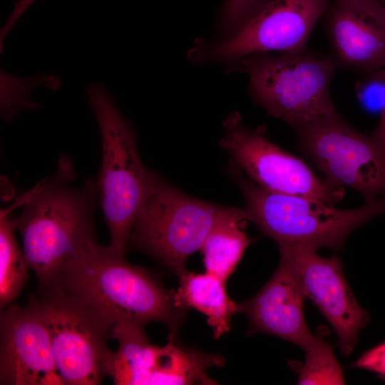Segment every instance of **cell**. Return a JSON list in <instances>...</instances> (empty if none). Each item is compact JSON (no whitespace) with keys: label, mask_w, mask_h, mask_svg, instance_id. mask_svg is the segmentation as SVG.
Returning <instances> with one entry per match:
<instances>
[{"label":"cell","mask_w":385,"mask_h":385,"mask_svg":"<svg viewBox=\"0 0 385 385\" xmlns=\"http://www.w3.org/2000/svg\"><path fill=\"white\" fill-rule=\"evenodd\" d=\"M71 158L62 155L53 175L24 193L11 216L21 235L23 251L38 280V289L54 284L65 267L96 242L94 211L99 204L96 178L74 187Z\"/></svg>","instance_id":"cell-1"},{"label":"cell","mask_w":385,"mask_h":385,"mask_svg":"<svg viewBox=\"0 0 385 385\" xmlns=\"http://www.w3.org/2000/svg\"><path fill=\"white\" fill-rule=\"evenodd\" d=\"M49 287L60 289L112 327L121 321L144 326L159 322L168 327L172 339H178L188 312L177 305L175 291L167 289L156 274L97 242Z\"/></svg>","instance_id":"cell-2"},{"label":"cell","mask_w":385,"mask_h":385,"mask_svg":"<svg viewBox=\"0 0 385 385\" xmlns=\"http://www.w3.org/2000/svg\"><path fill=\"white\" fill-rule=\"evenodd\" d=\"M87 96L101 137L96 181L99 205L110 232L108 247L125 256L134 223L161 180L141 160L137 135L105 88L92 83Z\"/></svg>","instance_id":"cell-3"},{"label":"cell","mask_w":385,"mask_h":385,"mask_svg":"<svg viewBox=\"0 0 385 385\" xmlns=\"http://www.w3.org/2000/svg\"><path fill=\"white\" fill-rule=\"evenodd\" d=\"M249 76L252 98L294 129L337 113L330 96L337 66L330 55L309 51L256 53L227 62Z\"/></svg>","instance_id":"cell-4"},{"label":"cell","mask_w":385,"mask_h":385,"mask_svg":"<svg viewBox=\"0 0 385 385\" xmlns=\"http://www.w3.org/2000/svg\"><path fill=\"white\" fill-rule=\"evenodd\" d=\"M232 220H247L245 210L195 199L160 181L134 223L127 250L144 252L179 277L210 232Z\"/></svg>","instance_id":"cell-5"},{"label":"cell","mask_w":385,"mask_h":385,"mask_svg":"<svg viewBox=\"0 0 385 385\" xmlns=\"http://www.w3.org/2000/svg\"><path fill=\"white\" fill-rule=\"evenodd\" d=\"M247 220L279 245H302L337 250L349 235L385 213V197L351 210H340L300 196L274 193L252 180L240 182Z\"/></svg>","instance_id":"cell-6"},{"label":"cell","mask_w":385,"mask_h":385,"mask_svg":"<svg viewBox=\"0 0 385 385\" xmlns=\"http://www.w3.org/2000/svg\"><path fill=\"white\" fill-rule=\"evenodd\" d=\"M46 326L63 385H98L108 376L112 326L56 287L29 294Z\"/></svg>","instance_id":"cell-7"},{"label":"cell","mask_w":385,"mask_h":385,"mask_svg":"<svg viewBox=\"0 0 385 385\" xmlns=\"http://www.w3.org/2000/svg\"><path fill=\"white\" fill-rule=\"evenodd\" d=\"M295 130L299 148L329 184L353 188L365 202L385 197V153L372 136L338 113Z\"/></svg>","instance_id":"cell-8"},{"label":"cell","mask_w":385,"mask_h":385,"mask_svg":"<svg viewBox=\"0 0 385 385\" xmlns=\"http://www.w3.org/2000/svg\"><path fill=\"white\" fill-rule=\"evenodd\" d=\"M223 124L225 133L220 147L259 186L331 206L343 197L344 188L329 184L301 159L270 142L261 131L246 126L238 113L229 115Z\"/></svg>","instance_id":"cell-9"},{"label":"cell","mask_w":385,"mask_h":385,"mask_svg":"<svg viewBox=\"0 0 385 385\" xmlns=\"http://www.w3.org/2000/svg\"><path fill=\"white\" fill-rule=\"evenodd\" d=\"M329 4V0H270L232 38L215 43L198 41L190 53V59L196 63H227L256 53L305 50Z\"/></svg>","instance_id":"cell-10"},{"label":"cell","mask_w":385,"mask_h":385,"mask_svg":"<svg viewBox=\"0 0 385 385\" xmlns=\"http://www.w3.org/2000/svg\"><path fill=\"white\" fill-rule=\"evenodd\" d=\"M278 246L287 252L306 297L314 303L335 330L342 354L349 356L370 317L352 292L340 258L321 257L317 254V249L307 245Z\"/></svg>","instance_id":"cell-11"},{"label":"cell","mask_w":385,"mask_h":385,"mask_svg":"<svg viewBox=\"0 0 385 385\" xmlns=\"http://www.w3.org/2000/svg\"><path fill=\"white\" fill-rule=\"evenodd\" d=\"M0 384L63 385L48 330L32 299L12 303L0 317Z\"/></svg>","instance_id":"cell-12"},{"label":"cell","mask_w":385,"mask_h":385,"mask_svg":"<svg viewBox=\"0 0 385 385\" xmlns=\"http://www.w3.org/2000/svg\"><path fill=\"white\" fill-rule=\"evenodd\" d=\"M337 67L364 73L385 67V6L377 0H333L323 16Z\"/></svg>","instance_id":"cell-13"},{"label":"cell","mask_w":385,"mask_h":385,"mask_svg":"<svg viewBox=\"0 0 385 385\" xmlns=\"http://www.w3.org/2000/svg\"><path fill=\"white\" fill-rule=\"evenodd\" d=\"M279 250L277 270L253 297L237 303L238 313L247 316L249 334H270L306 351L316 341L305 322L306 296L287 252L281 247Z\"/></svg>","instance_id":"cell-14"},{"label":"cell","mask_w":385,"mask_h":385,"mask_svg":"<svg viewBox=\"0 0 385 385\" xmlns=\"http://www.w3.org/2000/svg\"><path fill=\"white\" fill-rule=\"evenodd\" d=\"M111 338L119 347L110 358L108 376L115 384H151L160 346L148 341L145 326L121 321L112 327Z\"/></svg>","instance_id":"cell-15"},{"label":"cell","mask_w":385,"mask_h":385,"mask_svg":"<svg viewBox=\"0 0 385 385\" xmlns=\"http://www.w3.org/2000/svg\"><path fill=\"white\" fill-rule=\"evenodd\" d=\"M178 277L180 285L175 294L177 305L204 314L215 339L229 332L231 317L238 313V308L227 294V282L207 272L197 274L187 270Z\"/></svg>","instance_id":"cell-16"},{"label":"cell","mask_w":385,"mask_h":385,"mask_svg":"<svg viewBox=\"0 0 385 385\" xmlns=\"http://www.w3.org/2000/svg\"><path fill=\"white\" fill-rule=\"evenodd\" d=\"M247 221H226L210 232L200 250L207 272L227 282L251 242L243 231Z\"/></svg>","instance_id":"cell-17"},{"label":"cell","mask_w":385,"mask_h":385,"mask_svg":"<svg viewBox=\"0 0 385 385\" xmlns=\"http://www.w3.org/2000/svg\"><path fill=\"white\" fill-rule=\"evenodd\" d=\"M11 212L3 210L0 217L1 309L13 303L29 279V265L16 240Z\"/></svg>","instance_id":"cell-18"},{"label":"cell","mask_w":385,"mask_h":385,"mask_svg":"<svg viewBox=\"0 0 385 385\" xmlns=\"http://www.w3.org/2000/svg\"><path fill=\"white\" fill-rule=\"evenodd\" d=\"M304 364L290 361L289 364L298 373V384H344L342 369L333 354L332 345L324 339V334H316V341L305 351Z\"/></svg>","instance_id":"cell-19"},{"label":"cell","mask_w":385,"mask_h":385,"mask_svg":"<svg viewBox=\"0 0 385 385\" xmlns=\"http://www.w3.org/2000/svg\"><path fill=\"white\" fill-rule=\"evenodd\" d=\"M270 0H225L217 26V41L237 35L268 4Z\"/></svg>","instance_id":"cell-20"},{"label":"cell","mask_w":385,"mask_h":385,"mask_svg":"<svg viewBox=\"0 0 385 385\" xmlns=\"http://www.w3.org/2000/svg\"><path fill=\"white\" fill-rule=\"evenodd\" d=\"M364 74L356 83V97L366 111L381 115L385 111V67Z\"/></svg>","instance_id":"cell-21"},{"label":"cell","mask_w":385,"mask_h":385,"mask_svg":"<svg viewBox=\"0 0 385 385\" xmlns=\"http://www.w3.org/2000/svg\"><path fill=\"white\" fill-rule=\"evenodd\" d=\"M354 366L376 373L385 380V342L363 354Z\"/></svg>","instance_id":"cell-22"},{"label":"cell","mask_w":385,"mask_h":385,"mask_svg":"<svg viewBox=\"0 0 385 385\" xmlns=\"http://www.w3.org/2000/svg\"><path fill=\"white\" fill-rule=\"evenodd\" d=\"M36 0H20L16 4L10 16L1 29V48H2V44L5 38L6 37L11 29L13 28L17 20L28 9V7L31 5Z\"/></svg>","instance_id":"cell-23"},{"label":"cell","mask_w":385,"mask_h":385,"mask_svg":"<svg viewBox=\"0 0 385 385\" xmlns=\"http://www.w3.org/2000/svg\"><path fill=\"white\" fill-rule=\"evenodd\" d=\"M372 137L385 153V111L381 114L379 125Z\"/></svg>","instance_id":"cell-24"},{"label":"cell","mask_w":385,"mask_h":385,"mask_svg":"<svg viewBox=\"0 0 385 385\" xmlns=\"http://www.w3.org/2000/svg\"><path fill=\"white\" fill-rule=\"evenodd\" d=\"M381 3L385 6V0H382Z\"/></svg>","instance_id":"cell-25"},{"label":"cell","mask_w":385,"mask_h":385,"mask_svg":"<svg viewBox=\"0 0 385 385\" xmlns=\"http://www.w3.org/2000/svg\"><path fill=\"white\" fill-rule=\"evenodd\" d=\"M377 1H381H381H382V0H377Z\"/></svg>","instance_id":"cell-26"}]
</instances>
